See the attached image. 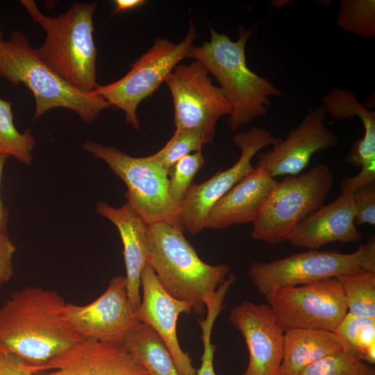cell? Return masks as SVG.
<instances>
[{"instance_id": "obj_1", "label": "cell", "mask_w": 375, "mask_h": 375, "mask_svg": "<svg viewBox=\"0 0 375 375\" xmlns=\"http://www.w3.org/2000/svg\"><path fill=\"white\" fill-rule=\"evenodd\" d=\"M64 299L39 286L17 290L0 306V348L44 367L83 340L64 315Z\"/></svg>"}, {"instance_id": "obj_2", "label": "cell", "mask_w": 375, "mask_h": 375, "mask_svg": "<svg viewBox=\"0 0 375 375\" xmlns=\"http://www.w3.org/2000/svg\"><path fill=\"white\" fill-rule=\"evenodd\" d=\"M253 31L241 26L238 39L233 41L227 35L210 28V40L201 46L193 45L187 56L200 62L219 83L231 106L228 126L233 131L267 115L272 98L283 94L274 84L247 65L245 48Z\"/></svg>"}, {"instance_id": "obj_3", "label": "cell", "mask_w": 375, "mask_h": 375, "mask_svg": "<svg viewBox=\"0 0 375 375\" xmlns=\"http://www.w3.org/2000/svg\"><path fill=\"white\" fill-rule=\"evenodd\" d=\"M20 3L46 33L44 42L35 49L38 57L73 86L94 91L98 85L93 37L97 3L76 2L65 12L53 17L41 12L33 0Z\"/></svg>"}, {"instance_id": "obj_4", "label": "cell", "mask_w": 375, "mask_h": 375, "mask_svg": "<svg viewBox=\"0 0 375 375\" xmlns=\"http://www.w3.org/2000/svg\"><path fill=\"white\" fill-rule=\"evenodd\" d=\"M183 231L163 222L147 225V262L168 294L190 303L194 312L203 314L205 302L226 279L230 268L225 264L203 262Z\"/></svg>"}, {"instance_id": "obj_5", "label": "cell", "mask_w": 375, "mask_h": 375, "mask_svg": "<svg viewBox=\"0 0 375 375\" xmlns=\"http://www.w3.org/2000/svg\"><path fill=\"white\" fill-rule=\"evenodd\" d=\"M0 77L16 86L23 83L29 89L35 101V119L51 109L62 108L91 123L103 110L111 107L94 91L73 86L49 68L38 57L27 37L18 31L1 43Z\"/></svg>"}, {"instance_id": "obj_6", "label": "cell", "mask_w": 375, "mask_h": 375, "mask_svg": "<svg viewBox=\"0 0 375 375\" xmlns=\"http://www.w3.org/2000/svg\"><path fill=\"white\" fill-rule=\"evenodd\" d=\"M333 183V173L325 164L278 181L252 222L251 237L269 244L287 240L303 219L324 205Z\"/></svg>"}, {"instance_id": "obj_7", "label": "cell", "mask_w": 375, "mask_h": 375, "mask_svg": "<svg viewBox=\"0 0 375 375\" xmlns=\"http://www.w3.org/2000/svg\"><path fill=\"white\" fill-rule=\"evenodd\" d=\"M83 148L124 182L127 202L147 225L163 222L184 231L181 208L169 195V173L160 165L149 156L133 157L92 140H86Z\"/></svg>"}, {"instance_id": "obj_8", "label": "cell", "mask_w": 375, "mask_h": 375, "mask_svg": "<svg viewBox=\"0 0 375 375\" xmlns=\"http://www.w3.org/2000/svg\"><path fill=\"white\" fill-rule=\"evenodd\" d=\"M361 269L375 274L374 236L351 253L313 249L268 262H253L248 274L257 291L265 295L276 289L301 285Z\"/></svg>"}, {"instance_id": "obj_9", "label": "cell", "mask_w": 375, "mask_h": 375, "mask_svg": "<svg viewBox=\"0 0 375 375\" xmlns=\"http://www.w3.org/2000/svg\"><path fill=\"white\" fill-rule=\"evenodd\" d=\"M197 33L192 21L185 38L178 43L158 38L153 46L133 65L120 79L108 85H97L94 92L111 107L122 110L126 121L140 129L138 106L165 81L179 62L187 58Z\"/></svg>"}, {"instance_id": "obj_10", "label": "cell", "mask_w": 375, "mask_h": 375, "mask_svg": "<svg viewBox=\"0 0 375 375\" xmlns=\"http://www.w3.org/2000/svg\"><path fill=\"white\" fill-rule=\"evenodd\" d=\"M264 296L283 332L298 328L335 332L347 312L335 278L276 289Z\"/></svg>"}, {"instance_id": "obj_11", "label": "cell", "mask_w": 375, "mask_h": 375, "mask_svg": "<svg viewBox=\"0 0 375 375\" xmlns=\"http://www.w3.org/2000/svg\"><path fill=\"white\" fill-rule=\"evenodd\" d=\"M198 61L178 65L165 83L172 96L176 128L201 130L212 140L217 121L231 112V106L219 86Z\"/></svg>"}, {"instance_id": "obj_12", "label": "cell", "mask_w": 375, "mask_h": 375, "mask_svg": "<svg viewBox=\"0 0 375 375\" xmlns=\"http://www.w3.org/2000/svg\"><path fill=\"white\" fill-rule=\"evenodd\" d=\"M280 138L264 128L253 127L234 135L233 142L240 150L237 162L220 170L208 180L192 185L181 203V219L185 229L197 234L206 228L208 215L224 195L253 169L251 160L262 148L273 145Z\"/></svg>"}, {"instance_id": "obj_13", "label": "cell", "mask_w": 375, "mask_h": 375, "mask_svg": "<svg viewBox=\"0 0 375 375\" xmlns=\"http://www.w3.org/2000/svg\"><path fill=\"white\" fill-rule=\"evenodd\" d=\"M64 315L84 340L121 345L136 320L131 308L125 276L112 278L105 292L90 303H66Z\"/></svg>"}, {"instance_id": "obj_14", "label": "cell", "mask_w": 375, "mask_h": 375, "mask_svg": "<svg viewBox=\"0 0 375 375\" xmlns=\"http://www.w3.org/2000/svg\"><path fill=\"white\" fill-rule=\"evenodd\" d=\"M326 115L323 106L310 110L285 139L280 138L271 150L257 155L255 167L267 170L273 178L299 174L315 153L338 142L325 124Z\"/></svg>"}, {"instance_id": "obj_15", "label": "cell", "mask_w": 375, "mask_h": 375, "mask_svg": "<svg viewBox=\"0 0 375 375\" xmlns=\"http://www.w3.org/2000/svg\"><path fill=\"white\" fill-rule=\"evenodd\" d=\"M228 318L249 351L247 367L240 375H280L284 332L269 306L244 301L231 310Z\"/></svg>"}, {"instance_id": "obj_16", "label": "cell", "mask_w": 375, "mask_h": 375, "mask_svg": "<svg viewBox=\"0 0 375 375\" xmlns=\"http://www.w3.org/2000/svg\"><path fill=\"white\" fill-rule=\"evenodd\" d=\"M142 299L134 313L136 321L150 326L167 346L181 375H196L189 353L180 347L176 333L181 314H190L192 305L175 299L162 288L151 267L146 262L140 276Z\"/></svg>"}, {"instance_id": "obj_17", "label": "cell", "mask_w": 375, "mask_h": 375, "mask_svg": "<svg viewBox=\"0 0 375 375\" xmlns=\"http://www.w3.org/2000/svg\"><path fill=\"white\" fill-rule=\"evenodd\" d=\"M35 375H149L124 347L85 340L62 352Z\"/></svg>"}, {"instance_id": "obj_18", "label": "cell", "mask_w": 375, "mask_h": 375, "mask_svg": "<svg viewBox=\"0 0 375 375\" xmlns=\"http://www.w3.org/2000/svg\"><path fill=\"white\" fill-rule=\"evenodd\" d=\"M354 217L353 193L342 191L333 202L303 219L287 241L308 250H318L332 242H357L362 235L355 225Z\"/></svg>"}, {"instance_id": "obj_19", "label": "cell", "mask_w": 375, "mask_h": 375, "mask_svg": "<svg viewBox=\"0 0 375 375\" xmlns=\"http://www.w3.org/2000/svg\"><path fill=\"white\" fill-rule=\"evenodd\" d=\"M277 183L267 170L253 167L212 207L206 228L222 229L252 223Z\"/></svg>"}, {"instance_id": "obj_20", "label": "cell", "mask_w": 375, "mask_h": 375, "mask_svg": "<svg viewBox=\"0 0 375 375\" xmlns=\"http://www.w3.org/2000/svg\"><path fill=\"white\" fill-rule=\"evenodd\" d=\"M97 212L111 222L120 235L124 248L127 293L135 313L141 304L140 276L147 262L145 236L147 225L128 202L120 207H113L99 201Z\"/></svg>"}, {"instance_id": "obj_21", "label": "cell", "mask_w": 375, "mask_h": 375, "mask_svg": "<svg viewBox=\"0 0 375 375\" xmlns=\"http://www.w3.org/2000/svg\"><path fill=\"white\" fill-rule=\"evenodd\" d=\"M341 349L334 332L301 328L284 332L280 375H300L309 365Z\"/></svg>"}, {"instance_id": "obj_22", "label": "cell", "mask_w": 375, "mask_h": 375, "mask_svg": "<svg viewBox=\"0 0 375 375\" xmlns=\"http://www.w3.org/2000/svg\"><path fill=\"white\" fill-rule=\"evenodd\" d=\"M121 345L138 359L149 375H181L162 340L145 324L136 321Z\"/></svg>"}, {"instance_id": "obj_23", "label": "cell", "mask_w": 375, "mask_h": 375, "mask_svg": "<svg viewBox=\"0 0 375 375\" xmlns=\"http://www.w3.org/2000/svg\"><path fill=\"white\" fill-rule=\"evenodd\" d=\"M334 333L340 339L343 349L368 364H374L375 318L347 312Z\"/></svg>"}, {"instance_id": "obj_24", "label": "cell", "mask_w": 375, "mask_h": 375, "mask_svg": "<svg viewBox=\"0 0 375 375\" xmlns=\"http://www.w3.org/2000/svg\"><path fill=\"white\" fill-rule=\"evenodd\" d=\"M335 278L342 288L347 312L375 318V274L361 269Z\"/></svg>"}, {"instance_id": "obj_25", "label": "cell", "mask_w": 375, "mask_h": 375, "mask_svg": "<svg viewBox=\"0 0 375 375\" xmlns=\"http://www.w3.org/2000/svg\"><path fill=\"white\" fill-rule=\"evenodd\" d=\"M35 144V138L28 129L20 133L16 128L11 102L0 98V154L13 156L29 166Z\"/></svg>"}, {"instance_id": "obj_26", "label": "cell", "mask_w": 375, "mask_h": 375, "mask_svg": "<svg viewBox=\"0 0 375 375\" xmlns=\"http://www.w3.org/2000/svg\"><path fill=\"white\" fill-rule=\"evenodd\" d=\"M213 140L206 133L197 128H176L174 135L158 152L149 156L167 172L174 164L192 152L201 151L202 146Z\"/></svg>"}, {"instance_id": "obj_27", "label": "cell", "mask_w": 375, "mask_h": 375, "mask_svg": "<svg viewBox=\"0 0 375 375\" xmlns=\"http://www.w3.org/2000/svg\"><path fill=\"white\" fill-rule=\"evenodd\" d=\"M336 22L345 33L374 38L375 1L341 0Z\"/></svg>"}, {"instance_id": "obj_28", "label": "cell", "mask_w": 375, "mask_h": 375, "mask_svg": "<svg viewBox=\"0 0 375 375\" xmlns=\"http://www.w3.org/2000/svg\"><path fill=\"white\" fill-rule=\"evenodd\" d=\"M231 285L232 281L230 279L224 281L215 294L205 302L206 316L203 319L199 320L202 332L203 351L201 367L197 370L196 375H217L213 365L216 347L211 342L212 330L217 317L222 310L223 302Z\"/></svg>"}, {"instance_id": "obj_29", "label": "cell", "mask_w": 375, "mask_h": 375, "mask_svg": "<svg viewBox=\"0 0 375 375\" xmlns=\"http://www.w3.org/2000/svg\"><path fill=\"white\" fill-rule=\"evenodd\" d=\"M300 375H375V367L342 349L309 365Z\"/></svg>"}, {"instance_id": "obj_30", "label": "cell", "mask_w": 375, "mask_h": 375, "mask_svg": "<svg viewBox=\"0 0 375 375\" xmlns=\"http://www.w3.org/2000/svg\"><path fill=\"white\" fill-rule=\"evenodd\" d=\"M204 164L201 151L184 156L169 172V195L174 204L181 208L192 181Z\"/></svg>"}, {"instance_id": "obj_31", "label": "cell", "mask_w": 375, "mask_h": 375, "mask_svg": "<svg viewBox=\"0 0 375 375\" xmlns=\"http://www.w3.org/2000/svg\"><path fill=\"white\" fill-rule=\"evenodd\" d=\"M359 119L365 129L364 136L354 143L346 161L356 167L375 169V112L367 110Z\"/></svg>"}, {"instance_id": "obj_32", "label": "cell", "mask_w": 375, "mask_h": 375, "mask_svg": "<svg viewBox=\"0 0 375 375\" xmlns=\"http://www.w3.org/2000/svg\"><path fill=\"white\" fill-rule=\"evenodd\" d=\"M356 226L375 225V181L364 185L353 192Z\"/></svg>"}, {"instance_id": "obj_33", "label": "cell", "mask_w": 375, "mask_h": 375, "mask_svg": "<svg viewBox=\"0 0 375 375\" xmlns=\"http://www.w3.org/2000/svg\"><path fill=\"white\" fill-rule=\"evenodd\" d=\"M44 371V367L31 365L17 355L0 348V375H35Z\"/></svg>"}, {"instance_id": "obj_34", "label": "cell", "mask_w": 375, "mask_h": 375, "mask_svg": "<svg viewBox=\"0 0 375 375\" xmlns=\"http://www.w3.org/2000/svg\"><path fill=\"white\" fill-rule=\"evenodd\" d=\"M16 246L8 236L0 232V288L7 283L13 274L12 258Z\"/></svg>"}, {"instance_id": "obj_35", "label": "cell", "mask_w": 375, "mask_h": 375, "mask_svg": "<svg viewBox=\"0 0 375 375\" xmlns=\"http://www.w3.org/2000/svg\"><path fill=\"white\" fill-rule=\"evenodd\" d=\"M6 155L0 154V183L2 178L3 167L7 158ZM8 223V211L3 205L0 197V232L7 233V226Z\"/></svg>"}, {"instance_id": "obj_36", "label": "cell", "mask_w": 375, "mask_h": 375, "mask_svg": "<svg viewBox=\"0 0 375 375\" xmlns=\"http://www.w3.org/2000/svg\"><path fill=\"white\" fill-rule=\"evenodd\" d=\"M144 1L142 0H116L114 1L115 9L114 13L133 10L141 7Z\"/></svg>"}, {"instance_id": "obj_37", "label": "cell", "mask_w": 375, "mask_h": 375, "mask_svg": "<svg viewBox=\"0 0 375 375\" xmlns=\"http://www.w3.org/2000/svg\"><path fill=\"white\" fill-rule=\"evenodd\" d=\"M3 39H2V34L0 33V48H1V43L3 42Z\"/></svg>"}]
</instances>
